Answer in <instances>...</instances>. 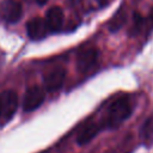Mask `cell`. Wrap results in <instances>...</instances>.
Listing matches in <instances>:
<instances>
[{
	"label": "cell",
	"instance_id": "obj_1",
	"mask_svg": "<svg viewBox=\"0 0 153 153\" xmlns=\"http://www.w3.org/2000/svg\"><path fill=\"white\" fill-rule=\"evenodd\" d=\"M131 114V103L128 97H120L114 100L105 117V124L110 128H116L123 123Z\"/></svg>",
	"mask_w": 153,
	"mask_h": 153
},
{
	"label": "cell",
	"instance_id": "obj_2",
	"mask_svg": "<svg viewBox=\"0 0 153 153\" xmlns=\"http://www.w3.org/2000/svg\"><path fill=\"white\" fill-rule=\"evenodd\" d=\"M18 97L12 90H6L0 93V121L2 124L7 123L17 111Z\"/></svg>",
	"mask_w": 153,
	"mask_h": 153
},
{
	"label": "cell",
	"instance_id": "obj_3",
	"mask_svg": "<svg viewBox=\"0 0 153 153\" xmlns=\"http://www.w3.org/2000/svg\"><path fill=\"white\" fill-rule=\"evenodd\" d=\"M45 94L42 87L35 85L31 86L26 90L25 94H24V99H23V109L26 112L33 111L37 108H39L42 105V103L44 102Z\"/></svg>",
	"mask_w": 153,
	"mask_h": 153
},
{
	"label": "cell",
	"instance_id": "obj_4",
	"mask_svg": "<svg viewBox=\"0 0 153 153\" xmlns=\"http://www.w3.org/2000/svg\"><path fill=\"white\" fill-rule=\"evenodd\" d=\"M23 14V6L18 0H4L0 4V16L7 23H17Z\"/></svg>",
	"mask_w": 153,
	"mask_h": 153
},
{
	"label": "cell",
	"instance_id": "obj_5",
	"mask_svg": "<svg viewBox=\"0 0 153 153\" xmlns=\"http://www.w3.org/2000/svg\"><path fill=\"white\" fill-rule=\"evenodd\" d=\"M98 60V50L96 48L88 47L78 51L76 54V68L81 73L88 72Z\"/></svg>",
	"mask_w": 153,
	"mask_h": 153
},
{
	"label": "cell",
	"instance_id": "obj_6",
	"mask_svg": "<svg viewBox=\"0 0 153 153\" xmlns=\"http://www.w3.org/2000/svg\"><path fill=\"white\" fill-rule=\"evenodd\" d=\"M66 79V69L62 67L54 68L44 75V87L49 92L57 91L61 88Z\"/></svg>",
	"mask_w": 153,
	"mask_h": 153
},
{
	"label": "cell",
	"instance_id": "obj_7",
	"mask_svg": "<svg viewBox=\"0 0 153 153\" xmlns=\"http://www.w3.org/2000/svg\"><path fill=\"white\" fill-rule=\"evenodd\" d=\"M26 31L31 39H42L47 36L49 29L45 23V19L36 17L26 23Z\"/></svg>",
	"mask_w": 153,
	"mask_h": 153
},
{
	"label": "cell",
	"instance_id": "obj_8",
	"mask_svg": "<svg viewBox=\"0 0 153 153\" xmlns=\"http://www.w3.org/2000/svg\"><path fill=\"white\" fill-rule=\"evenodd\" d=\"M65 14L60 6H53L47 11L45 23L50 31H59L63 25Z\"/></svg>",
	"mask_w": 153,
	"mask_h": 153
},
{
	"label": "cell",
	"instance_id": "obj_9",
	"mask_svg": "<svg viewBox=\"0 0 153 153\" xmlns=\"http://www.w3.org/2000/svg\"><path fill=\"white\" fill-rule=\"evenodd\" d=\"M99 130H100V127L97 123H94V122H88V123L84 124L81 127V129L78 131V135H76L78 145H86V143H88L92 139H94L97 136Z\"/></svg>",
	"mask_w": 153,
	"mask_h": 153
},
{
	"label": "cell",
	"instance_id": "obj_10",
	"mask_svg": "<svg viewBox=\"0 0 153 153\" xmlns=\"http://www.w3.org/2000/svg\"><path fill=\"white\" fill-rule=\"evenodd\" d=\"M126 19H127V16H126V12L123 8H121L111 19L110 24H109V30L110 31H117L118 29L122 27V25L126 23Z\"/></svg>",
	"mask_w": 153,
	"mask_h": 153
},
{
	"label": "cell",
	"instance_id": "obj_11",
	"mask_svg": "<svg viewBox=\"0 0 153 153\" xmlns=\"http://www.w3.org/2000/svg\"><path fill=\"white\" fill-rule=\"evenodd\" d=\"M142 135L145 139H151L153 137V117L147 118L142 127Z\"/></svg>",
	"mask_w": 153,
	"mask_h": 153
},
{
	"label": "cell",
	"instance_id": "obj_12",
	"mask_svg": "<svg viewBox=\"0 0 153 153\" xmlns=\"http://www.w3.org/2000/svg\"><path fill=\"white\" fill-rule=\"evenodd\" d=\"M143 23H145L143 17L140 13L134 12V16H133V29H134V31H140Z\"/></svg>",
	"mask_w": 153,
	"mask_h": 153
},
{
	"label": "cell",
	"instance_id": "obj_13",
	"mask_svg": "<svg viewBox=\"0 0 153 153\" xmlns=\"http://www.w3.org/2000/svg\"><path fill=\"white\" fill-rule=\"evenodd\" d=\"M96 1H97V2L99 4V5H102V6H104V5H106V4H108V2L110 1V0H96Z\"/></svg>",
	"mask_w": 153,
	"mask_h": 153
},
{
	"label": "cell",
	"instance_id": "obj_14",
	"mask_svg": "<svg viewBox=\"0 0 153 153\" xmlns=\"http://www.w3.org/2000/svg\"><path fill=\"white\" fill-rule=\"evenodd\" d=\"M80 1H81V0H68V2H69L71 5H78Z\"/></svg>",
	"mask_w": 153,
	"mask_h": 153
},
{
	"label": "cell",
	"instance_id": "obj_15",
	"mask_svg": "<svg viewBox=\"0 0 153 153\" xmlns=\"http://www.w3.org/2000/svg\"><path fill=\"white\" fill-rule=\"evenodd\" d=\"M35 1H36L38 5H44V4H45L48 0H35Z\"/></svg>",
	"mask_w": 153,
	"mask_h": 153
}]
</instances>
